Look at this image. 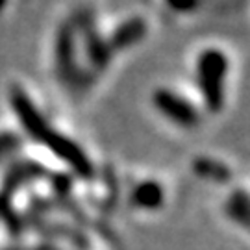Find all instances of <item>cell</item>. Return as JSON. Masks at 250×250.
Here are the masks:
<instances>
[{
  "mask_svg": "<svg viewBox=\"0 0 250 250\" xmlns=\"http://www.w3.org/2000/svg\"><path fill=\"white\" fill-rule=\"evenodd\" d=\"M9 104H11L13 113L17 115L22 130L36 143L48 148L56 158H60L80 178H93L95 167H93V161L89 160V156L83 152V148L78 143H74L62 132L54 130L52 126L48 125V121L41 115V111L37 109L34 100L30 99L21 87L11 89Z\"/></svg>",
  "mask_w": 250,
  "mask_h": 250,
  "instance_id": "obj_1",
  "label": "cell"
},
{
  "mask_svg": "<svg viewBox=\"0 0 250 250\" xmlns=\"http://www.w3.org/2000/svg\"><path fill=\"white\" fill-rule=\"evenodd\" d=\"M230 62L219 48H206L197 58V83L200 97L211 113H219L226 100V78Z\"/></svg>",
  "mask_w": 250,
  "mask_h": 250,
  "instance_id": "obj_2",
  "label": "cell"
},
{
  "mask_svg": "<svg viewBox=\"0 0 250 250\" xmlns=\"http://www.w3.org/2000/svg\"><path fill=\"white\" fill-rule=\"evenodd\" d=\"M152 104L165 119L180 128H195L200 123L198 109L188 99L167 87H158L152 95Z\"/></svg>",
  "mask_w": 250,
  "mask_h": 250,
  "instance_id": "obj_3",
  "label": "cell"
},
{
  "mask_svg": "<svg viewBox=\"0 0 250 250\" xmlns=\"http://www.w3.org/2000/svg\"><path fill=\"white\" fill-rule=\"evenodd\" d=\"M56 67L62 80L76 83L80 80V69L76 65V48H74V28L65 24L60 28L56 37Z\"/></svg>",
  "mask_w": 250,
  "mask_h": 250,
  "instance_id": "obj_4",
  "label": "cell"
},
{
  "mask_svg": "<svg viewBox=\"0 0 250 250\" xmlns=\"http://www.w3.org/2000/svg\"><path fill=\"white\" fill-rule=\"evenodd\" d=\"M82 34H83V43H85V52L93 67L97 69H106L109 60H111V48L99 36L97 28L93 24V19L83 17V26H82Z\"/></svg>",
  "mask_w": 250,
  "mask_h": 250,
  "instance_id": "obj_5",
  "label": "cell"
},
{
  "mask_svg": "<svg viewBox=\"0 0 250 250\" xmlns=\"http://www.w3.org/2000/svg\"><path fill=\"white\" fill-rule=\"evenodd\" d=\"M145 36H146V22L141 17H130L115 28L107 45L111 52H119L137 45L139 41H143Z\"/></svg>",
  "mask_w": 250,
  "mask_h": 250,
  "instance_id": "obj_6",
  "label": "cell"
},
{
  "mask_svg": "<svg viewBox=\"0 0 250 250\" xmlns=\"http://www.w3.org/2000/svg\"><path fill=\"white\" fill-rule=\"evenodd\" d=\"M132 204L139 209L154 211L163 206L165 200V191L156 180H143L141 184H137L132 191Z\"/></svg>",
  "mask_w": 250,
  "mask_h": 250,
  "instance_id": "obj_7",
  "label": "cell"
},
{
  "mask_svg": "<svg viewBox=\"0 0 250 250\" xmlns=\"http://www.w3.org/2000/svg\"><path fill=\"white\" fill-rule=\"evenodd\" d=\"M226 209H228L230 219H233L235 223H239L243 228H249L250 206H249V195H247V191H243V189L233 191L230 200H228Z\"/></svg>",
  "mask_w": 250,
  "mask_h": 250,
  "instance_id": "obj_8",
  "label": "cell"
},
{
  "mask_svg": "<svg viewBox=\"0 0 250 250\" xmlns=\"http://www.w3.org/2000/svg\"><path fill=\"white\" fill-rule=\"evenodd\" d=\"M195 172L202 178L217 180V182H226L230 178V170L226 169V165L219 163V161L208 160V158L195 161Z\"/></svg>",
  "mask_w": 250,
  "mask_h": 250,
  "instance_id": "obj_9",
  "label": "cell"
},
{
  "mask_svg": "<svg viewBox=\"0 0 250 250\" xmlns=\"http://www.w3.org/2000/svg\"><path fill=\"white\" fill-rule=\"evenodd\" d=\"M19 145H21V139H19V135L15 134H0V161L4 160L6 156H9L11 152L17 148Z\"/></svg>",
  "mask_w": 250,
  "mask_h": 250,
  "instance_id": "obj_10",
  "label": "cell"
},
{
  "mask_svg": "<svg viewBox=\"0 0 250 250\" xmlns=\"http://www.w3.org/2000/svg\"><path fill=\"white\" fill-rule=\"evenodd\" d=\"M165 4L176 13H191L200 6V0H165Z\"/></svg>",
  "mask_w": 250,
  "mask_h": 250,
  "instance_id": "obj_11",
  "label": "cell"
},
{
  "mask_svg": "<svg viewBox=\"0 0 250 250\" xmlns=\"http://www.w3.org/2000/svg\"><path fill=\"white\" fill-rule=\"evenodd\" d=\"M6 2H8V0H0V13H2V9L6 8Z\"/></svg>",
  "mask_w": 250,
  "mask_h": 250,
  "instance_id": "obj_12",
  "label": "cell"
}]
</instances>
